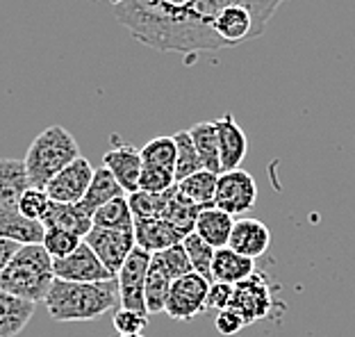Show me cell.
Here are the masks:
<instances>
[{
    "label": "cell",
    "mask_w": 355,
    "mask_h": 337,
    "mask_svg": "<svg viewBox=\"0 0 355 337\" xmlns=\"http://www.w3.org/2000/svg\"><path fill=\"white\" fill-rule=\"evenodd\" d=\"M44 303L55 322H94L121 306L119 283L116 278L103 283H71L58 278Z\"/></svg>",
    "instance_id": "1"
},
{
    "label": "cell",
    "mask_w": 355,
    "mask_h": 337,
    "mask_svg": "<svg viewBox=\"0 0 355 337\" xmlns=\"http://www.w3.org/2000/svg\"><path fill=\"white\" fill-rule=\"evenodd\" d=\"M55 276V260L42 244H23L0 274V290L30 303L46 301Z\"/></svg>",
    "instance_id": "2"
},
{
    "label": "cell",
    "mask_w": 355,
    "mask_h": 337,
    "mask_svg": "<svg viewBox=\"0 0 355 337\" xmlns=\"http://www.w3.org/2000/svg\"><path fill=\"white\" fill-rule=\"evenodd\" d=\"M78 157L80 146L73 135L62 126H51L44 132H39L35 141L30 144L23 162H26L32 187L46 189L48 182Z\"/></svg>",
    "instance_id": "3"
},
{
    "label": "cell",
    "mask_w": 355,
    "mask_h": 337,
    "mask_svg": "<svg viewBox=\"0 0 355 337\" xmlns=\"http://www.w3.org/2000/svg\"><path fill=\"white\" fill-rule=\"evenodd\" d=\"M230 308L244 319L246 326H251L255 322H260V319L269 317L271 310L276 308L269 276L262 274V271H255L251 278L237 283L235 292H232Z\"/></svg>",
    "instance_id": "4"
},
{
    "label": "cell",
    "mask_w": 355,
    "mask_h": 337,
    "mask_svg": "<svg viewBox=\"0 0 355 337\" xmlns=\"http://www.w3.org/2000/svg\"><path fill=\"white\" fill-rule=\"evenodd\" d=\"M209 280L198 274H187L173 280L171 292L166 299V315L175 322H191L200 312L207 310V294H209Z\"/></svg>",
    "instance_id": "5"
},
{
    "label": "cell",
    "mask_w": 355,
    "mask_h": 337,
    "mask_svg": "<svg viewBox=\"0 0 355 337\" xmlns=\"http://www.w3.org/2000/svg\"><path fill=\"white\" fill-rule=\"evenodd\" d=\"M153 255L141 251L139 246L130 253V258L125 260L123 269L119 271L116 283H119V296H121V308L137 310L148 315L146 310V278L150 269Z\"/></svg>",
    "instance_id": "6"
},
{
    "label": "cell",
    "mask_w": 355,
    "mask_h": 337,
    "mask_svg": "<svg viewBox=\"0 0 355 337\" xmlns=\"http://www.w3.org/2000/svg\"><path fill=\"white\" fill-rule=\"evenodd\" d=\"M255 200H257V184L251 173L244 171V168L219 173L214 207L228 212L230 216H241L251 210Z\"/></svg>",
    "instance_id": "7"
},
{
    "label": "cell",
    "mask_w": 355,
    "mask_h": 337,
    "mask_svg": "<svg viewBox=\"0 0 355 337\" xmlns=\"http://www.w3.org/2000/svg\"><path fill=\"white\" fill-rule=\"evenodd\" d=\"M85 242L96 255H98L103 267L114 278L119 276V271L123 269V264L130 258V253L137 248L135 232H116V230H105L96 226L85 237Z\"/></svg>",
    "instance_id": "8"
},
{
    "label": "cell",
    "mask_w": 355,
    "mask_h": 337,
    "mask_svg": "<svg viewBox=\"0 0 355 337\" xmlns=\"http://www.w3.org/2000/svg\"><path fill=\"white\" fill-rule=\"evenodd\" d=\"M94 171L96 168L92 166V162L80 155L48 182L46 194L51 196L53 203H69V205L83 203L89 184L94 180Z\"/></svg>",
    "instance_id": "9"
},
{
    "label": "cell",
    "mask_w": 355,
    "mask_h": 337,
    "mask_svg": "<svg viewBox=\"0 0 355 337\" xmlns=\"http://www.w3.org/2000/svg\"><path fill=\"white\" fill-rule=\"evenodd\" d=\"M212 30L223 48L239 46L248 42V39L262 35V30L255 23L253 12L244 5H228L225 10H221L212 23Z\"/></svg>",
    "instance_id": "10"
},
{
    "label": "cell",
    "mask_w": 355,
    "mask_h": 337,
    "mask_svg": "<svg viewBox=\"0 0 355 337\" xmlns=\"http://www.w3.org/2000/svg\"><path fill=\"white\" fill-rule=\"evenodd\" d=\"M55 276L60 280H71V283H103V280H114V276L103 267L92 248L83 242L76 253L69 258L55 260Z\"/></svg>",
    "instance_id": "11"
},
{
    "label": "cell",
    "mask_w": 355,
    "mask_h": 337,
    "mask_svg": "<svg viewBox=\"0 0 355 337\" xmlns=\"http://www.w3.org/2000/svg\"><path fill=\"white\" fill-rule=\"evenodd\" d=\"M103 166L114 175L125 194L139 191V178L144 171V159L139 148L130 146V144H116L114 148H110L103 155Z\"/></svg>",
    "instance_id": "12"
},
{
    "label": "cell",
    "mask_w": 355,
    "mask_h": 337,
    "mask_svg": "<svg viewBox=\"0 0 355 337\" xmlns=\"http://www.w3.org/2000/svg\"><path fill=\"white\" fill-rule=\"evenodd\" d=\"M269 244H271V232L262 221L251 219V216L235 219V226H232V235L228 242L232 251L246 255L251 260H257L260 255L269 251Z\"/></svg>",
    "instance_id": "13"
},
{
    "label": "cell",
    "mask_w": 355,
    "mask_h": 337,
    "mask_svg": "<svg viewBox=\"0 0 355 337\" xmlns=\"http://www.w3.org/2000/svg\"><path fill=\"white\" fill-rule=\"evenodd\" d=\"M214 126H216V135H219L221 168L223 171H235V168H239V164L244 162V157L248 153L246 132L241 130L230 112L223 114L221 119H216Z\"/></svg>",
    "instance_id": "14"
},
{
    "label": "cell",
    "mask_w": 355,
    "mask_h": 337,
    "mask_svg": "<svg viewBox=\"0 0 355 337\" xmlns=\"http://www.w3.org/2000/svg\"><path fill=\"white\" fill-rule=\"evenodd\" d=\"M182 235L164 219H135V242L150 255L182 242Z\"/></svg>",
    "instance_id": "15"
},
{
    "label": "cell",
    "mask_w": 355,
    "mask_h": 337,
    "mask_svg": "<svg viewBox=\"0 0 355 337\" xmlns=\"http://www.w3.org/2000/svg\"><path fill=\"white\" fill-rule=\"evenodd\" d=\"M46 226L42 221L26 219L19 207H0V239H10L16 244H42Z\"/></svg>",
    "instance_id": "16"
},
{
    "label": "cell",
    "mask_w": 355,
    "mask_h": 337,
    "mask_svg": "<svg viewBox=\"0 0 355 337\" xmlns=\"http://www.w3.org/2000/svg\"><path fill=\"white\" fill-rule=\"evenodd\" d=\"M32 187L23 159L0 157V207H19V200Z\"/></svg>",
    "instance_id": "17"
},
{
    "label": "cell",
    "mask_w": 355,
    "mask_h": 337,
    "mask_svg": "<svg viewBox=\"0 0 355 337\" xmlns=\"http://www.w3.org/2000/svg\"><path fill=\"white\" fill-rule=\"evenodd\" d=\"M253 274H255V260L246 258V255H239L230 246L216 248L212 262V280L237 285L241 280L251 278Z\"/></svg>",
    "instance_id": "18"
},
{
    "label": "cell",
    "mask_w": 355,
    "mask_h": 337,
    "mask_svg": "<svg viewBox=\"0 0 355 337\" xmlns=\"http://www.w3.org/2000/svg\"><path fill=\"white\" fill-rule=\"evenodd\" d=\"M46 228H64L76 232L78 237H87L94 228V214H89L80 203H51V210L44 216Z\"/></svg>",
    "instance_id": "19"
},
{
    "label": "cell",
    "mask_w": 355,
    "mask_h": 337,
    "mask_svg": "<svg viewBox=\"0 0 355 337\" xmlns=\"http://www.w3.org/2000/svg\"><path fill=\"white\" fill-rule=\"evenodd\" d=\"M232 226H235V216H230L228 212L219 210V207H205L200 210L196 219V235L200 239L212 246V248H223L228 246Z\"/></svg>",
    "instance_id": "20"
},
{
    "label": "cell",
    "mask_w": 355,
    "mask_h": 337,
    "mask_svg": "<svg viewBox=\"0 0 355 337\" xmlns=\"http://www.w3.org/2000/svg\"><path fill=\"white\" fill-rule=\"evenodd\" d=\"M37 303L0 290V337H16L30 324Z\"/></svg>",
    "instance_id": "21"
},
{
    "label": "cell",
    "mask_w": 355,
    "mask_h": 337,
    "mask_svg": "<svg viewBox=\"0 0 355 337\" xmlns=\"http://www.w3.org/2000/svg\"><path fill=\"white\" fill-rule=\"evenodd\" d=\"M191 141L196 146V153L203 162L205 171L212 173H223L221 168V153H219V135H216V126L214 121H200L196 126L189 128Z\"/></svg>",
    "instance_id": "22"
},
{
    "label": "cell",
    "mask_w": 355,
    "mask_h": 337,
    "mask_svg": "<svg viewBox=\"0 0 355 337\" xmlns=\"http://www.w3.org/2000/svg\"><path fill=\"white\" fill-rule=\"evenodd\" d=\"M216 182H219V175L212 173V171H198L189 175V178H184L175 184L178 191L193 203L200 210H205V207H214V198H216Z\"/></svg>",
    "instance_id": "23"
},
{
    "label": "cell",
    "mask_w": 355,
    "mask_h": 337,
    "mask_svg": "<svg viewBox=\"0 0 355 337\" xmlns=\"http://www.w3.org/2000/svg\"><path fill=\"white\" fill-rule=\"evenodd\" d=\"M119 196H125L123 187L116 182V178L107 171V168L101 166L94 171V180H92V184H89L87 194H85L80 205H83L89 214H94L98 207H103L105 203H110V200H114Z\"/></svg>",
    "instance_id": "24"
},
{
    "label": "cell",
    "mask_w": 355,
    "mask_h": 337,
    "mask_svg": "<svg viewBox=\"0 0 355 337\" xmlns=\"http://www.w3.org/2000/svg\"><path fill=\"white\" fill-rule=\"evenodd\" d=\"M94 226L116 232H135V216L128 196H119L94 212Z\"/></svg>",
    "instance_id": "25"
},
{
    "label": "cell",
    "mask_w": 355,
    "mask_h": 337,
    "mask_svg": "<svg viewBox=\"0 0 355 337\" xmlns=\"http://www.w3.org/2000/svg\"><path fill=\"white\" fill-rule=\"evenodd\" d=\"M198 214H200V207L189 203V200L184 198L180 191H178V187H173V194H171V200H168L164 221L171 223V226L180 232L182 237H187V235H191L193 230H196Z\"/></svg>",
    "instance_id": "26"
},
{
    "label": "cell",
    "mask_w": 355,
    "mask_h": 337,
    "mask_svg": "<svg viewBox=\"0 0 355 337\" xmlns=\"http://www.w3.org/2000/svg\"><path fill=\"white\" fill-rule=\"evenodd\" d=\"M173 189L164 191V194H146V191H135L128 194V203L135 219H164L168 200H171Z\"/></svg>",
    "instance_id": "27"
},
{
    "label": "cell",
    "mask_w": 355,
    "mask_h": 337,
    "mask_svg": "<svg viewBox=\"0 0 355 337\" xmlns=\"http://www.w3.org/2000/svg\"><path fill=\"white\" fill-rule=\"evenodd\" d=\"M175 139V148H178V157H175V182H180L189 175L203 171V162L196 153V146L191 141L189 130H180L173 135Z\"/></svg>",
    "instance_id": "28"
},
{
    "label": "cell",
    "mask_w": 355,
    "mask_h": 337,
    "mask_svg": "<svg viewBox=\"0 0 355 337\" xmlns=\"http://www.w3.org/2000/svg\"><path fill=\"white\" fill-rule=\"evenodd\" d=\"M139 150H141L144 166H157V168H166V171L175 173L178 148H175V139L173 137L159 135V137L150 139L146 146L139 148Z\"/></svg>",
    "instance_id": "29"
},
{
    "label": "cell",
    "mask_w": 355,
    "mask_h": 337,
    "mask_svg": "<svg viewBox=\"0 0 355 337\" xmlns=\"http://www.w3.org/2000/svg\"><path fill=\"white\" fill-rule=\"evenodd\" d=\"M173 280L168 278L159 267H155L150 260V269H148V278H146V310L148 315H157V312L166 310V299L168 292H171Z\"/></svg>",
    "instance_id": "30"
},
{
    "label": "cell",
    "mask_w": 355,
    "mask_h": 337,
    "mask_svg": "<svg viewBox=\"0 0 355 337\" xmlns=\"http://www.w3.org/2000/svg\"><path fill=\"white\" fill-rule=\"evenodd\" d=\"M182 246H184V251H187V255H189L193 274L203 276V278L209 280V283H214V280H212V262H214L216 248L209 246L205 239H200L196 232H191V235L184 237Z\"/></svg>",
    "instance_id": "31"
},
{
    "label": "cell",
    "mask_w": 355,
    "mask_h": 337,
    "mask_svg": "<svg viewBox=\"0 0 355 337\" xmlns=\"http://www.w3.org/2000/svg\"><path fill=\"white\" fill-rule=\"evenodd\" d=\"M83 242H85V239L78 237L76 232H71V230L46 228L42 246L46 248V253L51 255L53 260H64V258H69L71 253H76L78 246L83 244Z\"/></svg>",
    "instance_id": "32"
},
{
    "label": "cell",
    "mask_w": 355,
    "mask_h": 337,
    "mask_svg": "<svg viewBox=\"0 0 355 337\" xmlns=\"http://www.w3.org/2000/svg\"><path fill=\"white\" fill-rule=\"evenodd\" d=\"M153 264L162 269L171 280H178V278L187 276L193 271L191 262H189V255H187V251H184L182 242L171 246V248H166V251H162V253H155L153 255Z\"/></svg>",
    "instance_id": "33"
},
{
    "label": "cell",
    "mask_w": 355,
    "mask_h": 337,
    "mask_svg": "<svg viewBox=\"0 0 355 337\" xmlns=\"http://www.w3.org/2000/svg\"><path fill=\"white\" fill-rule=\"evenodd\" d=\"M51 196L46 194V189L30 187L19 200V212L30 221H44V216L51 210Z\"/></svg>",
    "instance_id": "34"
},
{
    "label": "cell",
    "mask_w": 355,
    "mask_h": 337,
    "mask_svg": "<svg viewBox=\"0 0 355 337\" xmlns=\"http://www.w3.org/2000/svg\"><path fill=\"white\" fill-rule=\"evenodd\" d=\"M175 173L166 171V168L157 166H144L141 178H139V191L146 194H164V191L175 187Z\"/></svg>",
    "instance_id": "35"
},
{
    "label": "cell",
    "mask_w": 355,
    "mask_h": 337,
    "mask_svg": "<svg viewBox=\"0 0 355 337\" xmlns=\"http://www.w3.org/2000/svg\"><path fill=\"white\" fill-rule=\"evenodd\" d=\"M148 326V315L137 310L119 308L114 312V331L119 335H141L144 328Z\"/></svg>",
    "instance_id": "36"
},
{
    "label": "cell",
    "mask_w": 355,
    "mask_h": 337,
    "mask_svg": "<svg viewBox=\"0 0 355 337\" xmlns=\"http://www.w3.org/2000/svg\"><path fill=\"white\" fill-rule=\"evenodd\" d=\"M214 326H216V331H219L221 335H225V337H235V335H239V333L246 328V322H244V319H241L232 308H225V310H221V312H216Z\"/></svg>",
    "instance_id": "37"
},
{
    "label": "cell",
    "mask_w": 355,
    "mask_h": 337,
    "mask_svg": "<svg viewBox=\"0 0 355 337\" xmlns=\"http://www.w3.org/2000/svg\"><path fill=\"white\" fill-rule=\"evenodd\" d=\"M232 292H235V285H228V283H214L209 285V294H207V310L212 308L216 312H221L225 308H230V301H232Z\"/></svg>",
    "instance_id": "38"
},
{
    "label": "cell",
    "mask_w": 355,
    "mask_h": 337,
    "mask_svg": "<svg viewBox=\"0 0 355 337\" xmlns=\"http://www.w3.org/2000/svg\"><path fill=\"white\" fill-rule=\"evenodd\" d=\"M21 244L10 242V239H0V274L5 271V267L10 264V260L14 258V253L19 251Z\"/></svg>",
    "instance_id": "39"
},
{
    "label": "cell",
    "mask_w": 355,
    "mask_h": 337,
    "mask_svg": "<svg viewBox=\"0 0 355 337\" xmlns=\"http://www.w3.org/2000/svg\"><path fill=\"white\" fill-rule=\"evenodd\" d=\"M110 3L116 7V5H123V3H128V0H110Z\"/></svg>",
    "instance_id": "40"
},
{
    "label": "cell",
    "mask_w": 355,
    "mask_h": 337,
    "mask_svg": "<svg viewBox=\"0 0 355 337\" xmlns=\"http://www.w3.org/2000/svg\"><path fill=\"white\" fill-rule=\"evenodd\" d=\"M119 337H144V335H119Z\"/></svg>",
    "instance_id": "41"
}]
</instances>
